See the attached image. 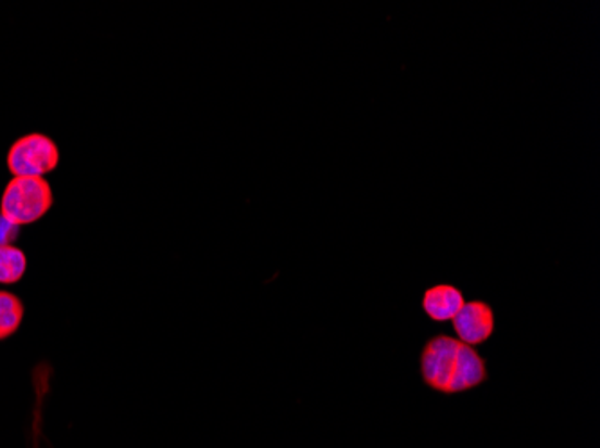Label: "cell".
Instances as JSON below:
<instances>
[{
  "mask_svg": "<svg viewBox=\"0 0 600 448\" xmlns=\"http://www.w3.org/2000/svg\"><path fill=\"white\" fill-rule=\"evenodd\" d=\"M420 375L429 392L442 397L464 395L489 381L486 357L446 332L432 335L421 346Z\"/></svg>",
  "mask_w": 600,
  "mask_h": 448,
  "instance_id": "obj_1",
  "label": "cell"
},
{
  "mask_svg": "<svg viewBox=\"0 0 600 448\" xmlns=\"http://www.w3.org/2000/svg\"><path fill=\"white\" fill-rule=\"evenodd\" d=\"M52 189L46 178L15 176L0 197V214L16 227L40 221L51 210Z\"/></svg>",
  "mask_w": 600,
  "mask_h": 448,
  "instance_id": "obj_2",
  "label": "cell"
},
{
  "mask_svg": "<svg viewBox=\"0 0 600 448\" xmlns=\"http://www.w3.org/2000/svg\"><path fill=\"white\" fill-rule=\"evenodd\" d=\"M24 304L10 291H0V341L8 340L21 329Z\"/></svg>",
  "mask_w": 600,
  "mask_h": 448,
  "instance_id": "obj_6",
  "label": "cell"
},
{
  "mask_svg": "<svg viewBox=\"0 0 600 448\" xmlns=\"http://www.w3.org/2000/svg\"><path fill=\"white\" fill-rule=\"evenodd\" d=\"M18 238H21V227H16L0 214V246H13Z\"/></svg>",
  "mask_w": 600,
  "mask_h": 448,
  "instance_id": "obj_8",
  "label": "cell"
},
{
  "mask_svg": "<svg viewBox=\"0 0 600 448\" xmlns=\"http://www.w3.org/2000/svg\"><path fill=\"white\" fill-rule=\"evenodd\" d=\"M27 257L21 247L0 246V284L13 285L26 274Z\"/></svg>",
  "mask_w": 600,
  "mask_h": 448,
  "instance_id": "obj_7",
  "label": "cell"
},
{
  "mask_svg": "<svg viewBox=\"0 0 600 448\" xmlns=\"http://www.w3.org/2000/svg\"><path fill=\"white\" fill-rule=\"evenodd\" d=\"M466 304L462 289L453 284L429 285L421 298V309L425 312L428 320L435 323H448L453 320L462 307Z\"/></svg>",
  "mask_w": 600,
  "mask_h": 448,
  "instance_id": "obj_5",
  "label": "cell"
},
{
  "mask_svg": "<svg viewBox=\"0 0 600 448\" xmlns=\"http://www.w3.org/2000/svg\"><path fill=\"white\" fill-rule=\"evenodd\" d=\"M451 327L457 340L470 346H480L497 332V312L486 299H472L451 320Z\"/></svg>",
  "mask_w": 600,
  "mask_h": 448,
  "instance_id": "obj_4",
  "label": "cell"
},
{
  "mask_svg": "<svg viewBox=\"0 0 600 448\" xmlns=\"http://www.w3.org/2000/svg\"><path fill=\"white\" fill-rule=\"evenodd\" d=\"M60 164V150L51 137L42 133L24 135L11 145L8 169L15 176L43 178Z\"/></svg>",
  "mask_w": 600,
  "mask_h": 448,
  "instance_id": "obj_3",
  "label": "cell"
}]
</instances>
